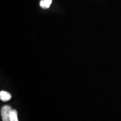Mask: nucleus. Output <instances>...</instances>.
Returning <instances> with one entry per match:
<instances>
[{
	"mask_svg": "<svg viewBox=\"0 0 121 121\" xmlns=\"http://www.w3.org/2000/svg\"><path fill=\"white\" fill-rule=\"evenodd\" d=\"M13 109L9 105H4L1 109V114L3 121H10Z\"/></svg>",
	"mask_w": 121,
	"mask_h": 121,
	"instance_id": "f257e3e1",
	"label": "nucleus"
},
{
	"mask_svg": "<svg viewBox=\"0 0 121 121\" xmlns=\"http://www.w3.org/2000/svg\"><path fill=\"white\" fill-rule=\"evenodd\" d=\"M11 95L8 92L5 91H1L0 92V98L3 102L9 101V100L11 99Z\"/></svg>",
	"mask_w": 121,
	"mask_h": 121,
	"instance_id": "f03ea898",
	"label": "nucleus"
},
{
	"mask_svg": "<svg viewBox=\"0 0 121 121\" xmlns=\"http://www.w3.org/2000/svg\"><path fill=\"white\" fill-rule=\"evenodd\" d=\"M52 3V0H41L40 2V6L42 9H47L49 8Z\"/></svg>",
	"mask_w": 121,
	"mask_h": 121,
	"instance_id": "7ed1b4c3",
	"label": "nucleus"
},
{
	"mask_svg": "<svg viewBox=\"0 0 121 121\" xmlns=\"http://www.w3.org/2000/svg\"><path fill=\"white\" fill-rule=\"evenodd\" d=\"M10 121H19L17 117V112L16 110L13 109L11 117H10Z\"/></svg>",
	"mask_w": 121,
	"mask_h": 121,
	"instance_id": "20e7f679",
	"label": "nucleus"
}]
</instances>
